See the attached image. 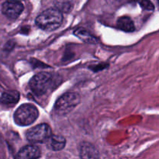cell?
<instances>
[{
    "label": "cell",
    "mask_w": 159,
    "mask_h": 159,
    "mask_svg": "<svg viewBox=\"0 0 159 159\" xmlns=\"http://www.w3.org/2000/svg\"><path fill=\"white\" fill-rule=\"evenodd\" d=\"M39 116V111L35 106L25 103L20 106L15 111L14 121L19 126H28L32 124Z\"/></svg>",
    "instance_id": "obj_2"
},
{
    "label": "cell",
    "mask_w": 159,
    "mask_h": 159,
    "mask_svg": "<svg viewBox=\"0 0 159 159\" xmlns=\"http://www.w3.org/2000/svg\"><path fill=\"white\" fill-rule=\"evenodd\" d=\"M138 2L140 6H141V8L145 9V10L152 11L155 9V6L151 0H138Z\"/></svg>",
    "instance_id": "obj_13"
},
{
    "label": "cell",
    "mask_w": 159,
    "mask_h": 159,
    "mask_svg": "<svg viewBox=\"0 0 159 159\" xmlns=\"http://www.w3.org/2000/svg\"><path fill=\"white\" fill-rule=\"evenodd\" d=\"M80 156L85 158H99V152L93 145L84 143L80 148Z\"/></svg>",
    "instance_id": "obj_10"
},
{
    "label": "cell",
    "mask_w": 159,
    "mask_h": 159,
    "mask_svg": "<svg viewBox=\"0 0 159 159\" xmlns=\"http://www.w3.org/2000/svg\"><path fill=\"white\" fill-rule=\"evenodd\" d=\"M80 102V96L75 93H67L61 96L54 105V113L58 116H65L71 113Z\"/></svg>",
    "instance_id": "obj_3"
},
{
    "label": "cell",
    "mask_w": 159,
    "mask_h": 159,
    "mask_svg": "<svg viewBox=\"0 0 159 159\" xmlns=\"http://www.w3.org/2000/svg\"><path fill=\"white\" fill-rule=\"evenodd\" d=\"M53 75L48 72H40L35 75L29 82L31 91L37 96L47 93L53 84Z\"/></svg>",
    "instance_id": "obj_4"
},
{
    "label": "cell",
    "mask_w": 159,
    "mask_h": 159,
    "mask_svg": "<svg viewBox=\"0 0 159 159\" xmlns=\"http://www.w3.org/2000/svg\"><path fill=\"white\" fill-rule=\"evenodd\" d=\"M48 141L50 148L55 152L62 150L66 144V140L63 136H61V135L51 134V137L48 139Z\"/></svg>",
    "instance_id": "obj_9"
},
{
    "label": "cell",
    "mask_w": 159,
    "mask_h": 159,
    "mask_svg": "<svg viewBox=\"0 0 159 159\" xmlns=\"http://www.w3.org/2000/svg\"><path fill=\"white\" fill-rule=\"evenodd\" d=\"M75 35L77 36L79 39L85 43H96V40L94 36L92 35L88 30L83 29V28H78L74 31Z\"/></svg>",
    "instance_id": "obj_12"
},
{
    "label": "cell",
    "mask_w": 159,
    "mask_h": 159,
    "mask_svg": "<svg viewBox=\"0 0 159 159\" xmlns=\"http://www.w3.org/2000/svg\"><path fill=\"white\" fill-rule=\"evenodd\" d=\"M52 134L51 127L47 124H41L30 129L26 132V139L31 143H43L48 141Z\"/></svg>",
    "instance_id": "obj_5"
},
{
    "label": "cell",
    "mask_w": 159,
    "mask_h": 159,
    "mask_svg": "<svg viewBox=\"0 0 159 159\" xmlns=\"http://www.w3.org/2000/svg\"><path fill=\"white\" fill-rule=\"evenodd\" d=\"M116 26L124 32H133L135 30L134 23L129 16H121L117 20Z\"/></svg>",
    "instance_id": "obj_11"
},
{
    "label": "cell",
    "mask_w": 159,
    "mask_h": 159,
    "mask_svg": "<svg viewBox=\"0 0 159 159\" xmlns=\"http://www.w3.org/2000/svg\"><path fill=\"white\" fill-rule=\"evenodd\" d=\"M63 21V14L57 8H49L36 18V25L45 31H53L57 29Z\"/></svg>",
    "instance_id": "obj_1"
},
{
    "label": "cell",
    "mask_w": 159,
    "mask_h": 159,
    "mask_svg": "<svg viewBox=\"0 0 159 159\" xmlns=\"http://www.w3.org/2000/svg\"><path fill=\"white\" fill-rule=\"evenodd\" d=\"M41 153L38 147L35 145H27L21 149L16 158L20 159H31L40 158Z\"/></svg>",
    "instance_id": "obj_7"
},
{
    "label": "cell",
    "mask_w": 159,
    "mask_h": 159,
    "mask_svg": "<svg viewBox=\"0 0 159 159\" xmlns=\"http://www.w3.org/2000/svg\"><path fill=\"white\" fill-rule=\"evenodd\" d=\"M20 100V93L18 91L12 90L2 93L0 97V103L8 107H12L16 105Z\"/></svg>",
    "instance_id": "obj_8"
},
{
    "label": "cell",
    "mask_w": 159,
    "mask_h": 159,
    "mask_svg": "<svg viewBox=\"0 0 159 159\" xmlns=\"http://www.w3.org/2000/svg\"><path fill=\"white\" fill-rule=\"evenodd\" d=\"M24 6L17 0H6L2 6V12L6 16L10 19H16L23 12Z\"/></svg>",
    "instance_id": "obj_6"
}]
</instances>
